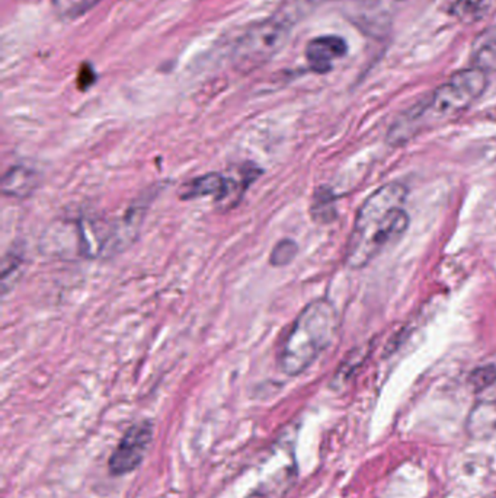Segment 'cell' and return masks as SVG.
I'll return each mask as SVG.
<instances>
[{"label": "cell", "instance_id": "1", "mask_svg": "<svg viewBox=\"0 0 496 498\" xmlns=\"http://www.w3.org/2000/svg\"><path fill=\"white\" fill-rule=\"evenodd\" d=\"M407 188L399 181L385 183L360 207L348 240L345 264L352 270L369 266L377 255L400 240L409 228L405 210Z\"/></svg>", "mask_w": 496, "mask_h": 498}, {"label": "cell", "instance_id": "2", "mask_svg": "<svg viewBox=\"0 0 496 498\" xmlns=\"http://www.w3.org/2000/svg\"><path fill=\"white\" fill-rule=\"evenodd\" d=\"M486 88L488 75L479 69L455 71L445 85L436 88L426 99L412 107L400 117V120L396 121L395 126L388 130V143H392L393 146H400L429 123L459 116L485 94Z\"/></svg>", "mask_w": 496, "mask_h": 498}, {"label": "cell", "instance_id": "3", "mask_svg": "<svg viewBox=\"0 0 496 498\" xmlns=\"http://www.w3.org/2000/svg\"><path fill=\"white\" fill-rule=\"evenodd\" d=\"M340 330V315L332 302L316 299L310 302L285 334L278 350V366L287 376L307 371L314 360L328 349Z\"/></svg>", "mask_w": 496, "mask_h": 498}, {"label": "cell", "instance_id": "4", "mask_svg": "<svg viewBox=\"0 0 496 498\" xmlns=\"http://www.w3.org/2000/svg\"><path fill=\"white\" fill-rule=\"evenodd\" d=\"M261 174V169L257 166H243V180L235 181V178L223 175L220 173H209L198 176L190 183H183L181 188V199L195 200L213 195L216 202H238L245 194V190L250 183L257 180V175Z\"/></svg>", "mask_w": 496, "mask_h": 498}, {"label": "cell", "instance_id": "5", "mask_svg": "<svg viewBox=\"0 0 496 498\" xmlns=\"http://www.w3.org/2000/svg\"><path fill=\"white\" fill-rule=\"evenodd\" d=\"M154 440V424L149 419L131 426L109 457V472L121 476L138 468Z\"/></svg>", "mask_w": 496, "mask_h": 498}, {"label": "cell", "instance_id": "6", "mask_svg": "<svg viewBox=\"0 0 496 498\" xmlns=\"http://www.w3.org/2000/svg\"><path fill=\"white\" fill-rule=\"evenodd\" d=\"M287 23L288 21H271L255 28L247 42H243L242 59H266L276 52L281 44V38L287 34Z\"/></svg>", "mask_w": 496, "mask_h": 498}, {"label": "cell", "instance_id": "7", "mask_svg": "<svg viewBox=\"0 0 496 498\" xmlns=\"http://www.w3.org/2000/svg\"><path fill=\"white\" fill-rule=\"evenodd\" d=\"M348 45L338 35H323L314 38L306 47V59L312 70L326 73L332 69V63L345 56Z\"/></svg>", "mask_w": 496, "mask_h": 498}, {"label": "cell", "instance_id": "8", "mask_svg": "<svg viewBox=\"0 0 496 498\" xmlns=\"http://www.w3.org/2000/svg\"><path fill=\"white\" fill-rule=\"evenodd\" d=\"M38 174L25 166H12L2 180V193L14 199H26L38 187Z\"/></svg>", "mask_w": 496, "mask_h": 498}, {"label": "cell", "instance_id": "9", "mask_svg": "<svg viewBox=\"0 0 496 498\" xmlns=\"http://www.w3.org/2000/svg\"><path fill=\"white\" fill-rule=\"evenodd\" d=\"M310 213H312L314 221L322 223V225L335 221V197H333V193L329 188L323 187L316 190Z\"/></svg>", "mask_w": 496, "mask_h": 498}, {"label": "cell", "instance_id": "10", "mask_svg": "<svg viewBox=\"0 0 496 498\" xmlns=\"http://www.w3.org/2000/svg\"><path fill=\"white\" fill-rule=\"evenodd\" d=\"M472 61L474 69H479L486 75L496 71V38H482L481 42L474 45Z\"/></svg>", "mask_w": 496, "mask_h": 498}, {"label": "cell", "instance_id": "11", "mask_svg": "<svg viewBox=\"0 0 496 498\" xmlns=\"http://www.w3.org/2000/svg\"><path fill=\"white\" fill-rule=\"evenodd\" d=\"M99 0H52V6L64 19H75L94 8Z\"/></svg>", "mask_w": 496, "mask_h": 498}, {"label": "cell", "instance_id": "12", "mask_svg": "<svg viewBox=\"0 0 496 498\" xmlns=\"http://www.w3.org/2000/svg\"><path fill=\"white\" fill-rule=\"evenodd\" d=\"M299 247L293 240H283L274 247L269 255V264L274 267H285L297 257Z\"/></svg>", "mask_w": 496, "mask_h": 498}, {"label": "cell", "instance_id": "13", "mask_svg": "<svg viewBox=\"0 0 496 498\" xmlns=\"http://www.w3.org/2000/svg\"><path fill=\"white\" fill-rule=\"evenodd\" d=\"M472 388L476 392H482V390H488L489 388H492L496 383V366L493 364H488V366L478 367L472 371L471 378H469Z\"/></svg>", "mask_w": 496, "mask_h": 498}, {"label": "cell", "instance_id": "14", "mask_svg": "<svg viewBox=\"0 0 496 498\" xmlns=\"http://www.w3.org/2000/svg\"><path fill=\"white\" fill-rule=\"evenodd\" d=\"M483 0H455L450 14L455 16H466L473 14Z\"/></svg>", "mask_w": 496, "mask_h": 498}, {"label": "cell", "instance_id": "15", "mask_svg": "<svg viewBox=\"0 0 496 498\" xmlns=\"http://www.w3.org/2000/svg\"><path fill=\"white\" fill-rule=\"evenodd\" d=\"M78 80L79 88H80V89H86V88H89L90 85L95 82V73L90 70V68L80 69Z\"/></svg>", "mask_w": 496, "mask_h": 498}]
</instances>
